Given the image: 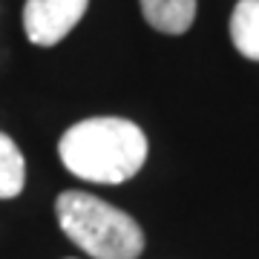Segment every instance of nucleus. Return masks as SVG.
<instances>
[{
    "instance_id": "f257e3e1",
    "label": "nucleus",
    "mask_w": 259,
    "mask_h": 259,
    "mask_svg": "<svg viewBox=\"0 0 259 259\" xmlns=\"http://www.w3.org/2000/svg\"><path fill=\"white\" fill-rule=\"evenodd\" d=\"M58 153L72 176L98 185H121L147 161V136L136 121L101 115L72 124L61 136Z\"/></svg>"
},
{
    "instance_id": "f03ea898",
    "label": "nucleus",
    "mask_w": 259,
    "mask_h": 259,
    "mask_svg": "<svg viewBox=\"0 0 259 259\" xmlns=\"http://www.w3.org/2000/svg\"><path fill=\"white\" fill-rule=\"evenodd\" d=\"M61 231L93 259H139L144 231L130 213L93 193L64 190L55 202Z\"/></svg>"
},
{
    "instance_id": "7ed1b4c3",
    "label": "nucleus",
    "mask_w": 259,
    "mask_h": 259,
    "mask_svg": "<svg viewBox=\"0 0 259 259\" xmlns=\"http://www.w3.org/2000/svg\"><path fill=\"white\" fill-rule=\"evenodd\" d=\"M87 6L90 0H26L23 32L37 47H55L81 23Z\"/></svg>"
},
{
    "instance_id": "20e7f679",
    "label": "nucleus",
    "mask_w": 259,
    "mask_h": 259,
    "mask_svg": "<svg viewBox=\"0 0 259 259\" xmlns=\"http://www.w3.org/2000/svg\"><path fill=\"white\" fill-rule=\"evenodd\" d=\"M141 15L164 35H185L196 20V0H139Z\"/></svg>"
},
{
    "instance_id": "39448f33",
    "label": "nucleus",
    "mask_w": 259,
    "mask_h": 259,
    "mask_svg": "<svg viewBox=\"0 0 259 259\" xmlns=\"http://www.w3.org/2000/svg\"><path fill=\"white\" fill-rule=\"evenodd\" d=\"M231 40L248 61H259V0H239L231 15Z\"/></svg>"
},
{
    "instance_id": "423d86ee",
    "label": "nucleus",
    "mask_w": 259,
    "mask_h": 259,
    "mask_svg": "<svg viewBox=\"0 0 259 259\" xmlns=\"http://www.w3.org/2000/svg\"><path fill=\"white\" fill-rule=\"evenodd\" d=\"M26 185V161L15 141L0 133V199H15Z\"/></svg>"
}]
</instances>
